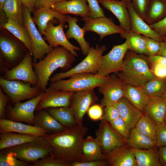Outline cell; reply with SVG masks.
I'll return each mask as SVG.
<instances>
[{
	"mask_svg": "<svg viewBox=\"0 0 166 166\" xmlns=\"http://www.w3.org/2000/svg\"><path fill=\"white\" fill-rule=\"evenodd\" d=\"M88 128L83 125L65 128L45 136L52 148L51 155L56 158L72 163L82 161L81 150Z\"/></svg>",
	"mask_w": 166,
	"mask_h": 166,
	"instance_id": "cell-1",
	"label": "cell"
},
{
	"mask_svg": "<svg viewBox=\"0 0 166 166\" xmlns=\"http://www.w3.org/2000/svg\"><path fill=\"white\" fill-rule=\"evenodd\" d=\"M75 56L62 46H58L43 58L33 62V66L38 79L37 86L41 92L46 89L52 73L57 69L64 72L69 69L76 60Z\"/></svg>",
	"mask_w": 166,
	"mask_h": 166,
	"instance_id": "cell-2",
	"label": "cell"
},
{
	"mask_svg": "<svg viewBox=\"0 0 166 166\" xmlns=\"http://www.w3.org/2000/svg\"><path fill=\"white\" fill-rule=\"evenodd\" d=\"M116 75L124 83L140 86L156 77L150 69L147 56L128 50L121 71Z\"/></svg>",
	"mask_w": 166,
	"mask_h": 166,
	"instance_id": "cell-3",
	"label": "cell"
},
{
	"mask_svg": "<svg viewBox=\"0 0 166 166\" xmlns=\"http://www.w3.org/2000/svg\"><path fill=\"white\" fill-rule=\"evenodd\" d=\"M52 148L45 136L0 150L5 154L29 163H33L51 154Z\"/></svg>",
	"mask_w": 166,
	"mask_h": 166,
	"instance_id": "cell-4",
	"label": "cell"
},
{
	"mask_svg": "<svg viewBox=\"0 0 166 166\" xmlns=\"http://www.w3.org/2000/svg\"><path fill=\"white\" fill-rule=\"evenodd\" d=\"M110 76L103 77L96 74L78 73L66 80L50 83L49 86L66 92H75L98 87L106 82Z\"/></svg>",
	"mask_w": 166,
	"mask_h": 166,
	"instance_id": "cell-5",
	"label": "cell"
},
{
	"mask_svg": "<svg viewBox=\"0 0 166 166\" xmlns=\"http://www.w3.org/2000/svg\"><path fill=\"white\" fill-rule=\"evenodd\" d=\"M106 49L105 45H97L95 48L92 46L86 57L80 63L67 71L55 74L50 78L49 82H54L78 73H97L102 54Z\"/></svg>",
	"mask_w": 166,
	"mask_h": 166,
	"instance_id": "cell-6",
	"label": "cell"
},
{
	"mask_svg": "<svg viewBox=\"0 0 166 166\" xmlns=\"http://www.w3.org/2000/svg\"><path fill=\"white\" fill-rule=\"evenodd\" d=\"M24 47L11 36L1 34L0 62L4 71L13 68L22 60L26 53Z\"/></svg>",
	"mask_w": 166,
	"mask_h": 166,
	"instance_id": "cell-7",
	"label": "cell"
},
{
	"mask_svg": "<svg viewBox=\"0 0 166 166\" xmlns=\"http://www.w3.org/2000/svg\"><path fill=\"white\" fill-rule=\"evenodd\" d=\"M0 85L3 92L10 99L11 104L14 105L17 102L30 100L38 96L41 92L37 86L21 81L8 80L0 77Z\"/></svg>",
	"mask_w": 166,
	"mask_h": 166,
	"instance_id": "cell-8",
	"label": "cell"
},
{
	"mask_svg": "<svg viewBox=\"0 0 166 166\" xmlns=\"http://www.w3.org/2000/svg\"><path fill=\"white\" fill-rule=\"evenodd\" d=\"M23 25L31 40L33 50V61L36 62L43 58L53 48L48 45L42 37L33 20L30 11L23 5Z\"/></svg>",
	"mask_w": 166,
	"mask_h": 166,
	"instance_id": "cell-9",
	"label": "cell"
},
{
	"mask_svg": "<svg viewBox=\"0 0 166 166\" xmlns=\"http://www.w3.org/2000/svg\"><path fill=\"white\" fill-rule=\"evenodd\" d=\"M44 93L41 92L37 97L26 101L16 103L14 106L8 102L6 107V119L34 125V111Z\"/></svg>",
	"mask_w": 166,
	"mask_h": 166,
	"instance_id": "cell-10",
	"label": "cell"
},
{
	"mask_svg": "<svg viewBox=\"0 0 166 166\" xmlns=\"http://www.w3.org/2000/svg\"><path fill=\"white\" fill-rule=\"evenodd\" d=\"M95 135L105 156L116 148L127 143V141L106 121H101Z\"/></svg>",
	"mask_w": 166,
	"mask_h": 166,
	"instance_id": "cell-11",
	"label": "cell"
},
{
	"mask_svg": "<svg viewBox=\"0 0 166 166\" xmlns=\"http://www.w3.org/2000/svg\"><path fill=\"white\" fill-rule=\"evenodd\" d=\"M128 50L125 41L122 44L114 45L107 54L102 56L97 73L105 77L109 76L111 73L120 72Z\"/></svg>",
	"mask_w": 166,
	"mask_h": 166,
	"instance_id": "cell-12",
	"label": "cell"
},
{
	"mask_svg": "<svg viewBox=\"0 0 166 166\" xmlns=\"http://www.w3.org/2000/svg\"><path fill=\"white\" fill-rule=\"evenodd\" d=\"M33 56L29 51L17 65L11 69H5L2 77L7 80L21 81L37 86L38 79L33 66Z\"/></svg>",
	"mask_w": 166,
	"mask_h": 166,
	"instance_id": "cell-13",
	"label": "cell"
},
{
	"mask_svg": "<svg viewBox=\"0 0 166 166\" xmlns=\"http://www.w3.org/2000/svg\"><path fill=\"white\" fill-rule=\"evenodd\" d=\"M94 89L74 92L69 106L73 110L77 124L82 125L84 116L90 107L98 100Z\"/></svg>",
	"mask_w": 166,
	"mask_h": 166,
	"instance_id": "cell-14",
	"label": "cell"
},
{
	"mask_svg": "<svg viewBox=\"0 0 166 166\" xmlns=\"http://www.w3.org/2000/svg\"><path fill=\"white\" fill-rule=\"evenodd\" d=\"M85 24L82 28L85 33L88 31L94 32L100 35V39L116 34H121L125 31L120 26L116 25L110 18L104 17L95 18H82Z\"/></svg>",
	"mask_w": 166,
	"mask_h": 166,
	"instance_id": "cell-15",
	"label": "cell"
},
{
	"mask_svg": "<svg viewBox=\"0 0 166 166\" xmlns=\"http://www.w3.org/2000/svg\"><path fill=\"white\" fill-rule=\"evenodd\" d=\"M64 23L59 21V24L55 26L51 22H49L44 31L45 39L53 48L63 46L74 56H77V54L76 51L80 50V48L68 41L64 32Z\"/></svg>",
	"mask_w": 166,
	"mask_h": 166,
	"instance_id": "cell-16",
	"label": "cell"
},
{
	"mask_svg": "<svg viewBox=\"0 0 166 166\" xmlns=\"http://www.w3.org/2000/svg\"><path fill=\"white\" fill-rule=\"evenodd\" d=\"M124 83L117 75L113 74L106 82L98 87L100 93L103 95L100 101L103 107L114 105L124 97Z\"/></svg>",
	"mask_w": 166,
	"mask_h": 166,
	"instance_id": "cell-17",
	"label": "cell"
},
{
	"mask_svg": "<svg viewBox=\"0 0 166 166\" xmlns=\"http://www.w3.org/2000/svg\"><path fill=\"white\" fill-rule=\"evenodd\" d=\"M38 103L36 110L49 108L69 106L71 96L74 92L57 89L49 86Z\"/></svg>",
	"mask_w": 166,
	"mask_h": 166,
	"instance_id": "cell-18",
	"label": "cell"
},
{
	"mask_svg": "<svg viewBox=\"0 0 166 166\" xmlns=\"http://www.w3.org/2000/svg\"><path fill=\"white\" fill-rule=\"evenodd\" d=\"M99 3L111 11L118 20L120 26L125 31L131 30L130 17L125 0H98Z\"/></svg>",
	"mask_w": 166,
	"mask_h": 166,
	"instance_id": "cell-19",
	"label": "cell"
},
{
	"mask_svg": "<svg viewBox=\"0 0 166 166\" xmlns=\"http://www.w3.org/2000/svg\"><path fill=\"white\" fill-rule=\"evenodd\" d=\"M110 166H138L131 147L128 144L118 147L105 156Z\"/></svg>",
	"mask_w": 166,
	"mask_h": 166,
	"instance_id": "cell-20",
	"label": "cell"
},
{
	"mask_svg": "<svg viewBox=\"0 0 166 166\" xmlns=\"http://www.w3.org/2000/svg\"><path fill=\"white\" fill-rule=\"evenodd\" d=\"M7 132L43 136L49 134L46 130L35 125L26 124L6 118L0 119V133Z\"/></svg>",
	"mask_w": 166,
	"mask_h": 166,
	"instance_id": "cell-21",
	"label": "cell"
},
{
	"mask_svg": "<svg viewBox=\"0 0 166 166\" xmlns=\"http://www.w3.org/2000/svg\"><path fill=\"white\" fill-rule=\"evenodd\" d=\"M87 2V0H67L56 3L51 8L63 14H73L86 18L90 17Z\"/></svg>",
	"mask_w": 166,
	"mask_h": 166,
	"instance_id": "cell-22",
	"label": "cell"
},
{
	"mask_svg": "<svg viewBox=\"0 0 166 166\" xmlns=\"http://www.w3.org/2000/svg\"><path fill=\"white\" fill-rule=\"evenodd\" d=\"M127 5L130 17L131 31L161 42V37L136 12L131 2H127Z\"/></svg>",
	"mask_w": 166,
	"mask_h": 166,
	"instance_id": "cell-23",
	"label": "cell"
},
{
	"mask_svg": "<svg viewBox=\"0 0 166 166\" xmlns=\"http://www.w3.org/2000/svg\"><path fill=\"white\" fill-rule=\"evenodd\" d=\"M114 105L118 109L120 117L125 121L130 131L135 128L143 114V112L134 106L124 97Z\"/></svg>",
	"mask_w": 166,
	"mask_h": 166,
	"instance_id": "cell-24",
	"label": "cell"
},
{
	"mask_svg": "<svg viewBox=\"0 0 166 166\" xmlns=\"http://www.w3.org/2000/svg\"><path fill=\"white\" fill-rule=\"evenodd\" d=\"M33 14V20L38 26V29L42 35H44L45 30L48 23L54 18L57 19L60 22H67V16L51 8H39L36 9Z\"/></svg>",
	"mask_w": 166,
	"mask_h": 166,
	"instance_id": "cell-25",
	"label": "cell"
},
{
	"mask_svg": "<svg viewBox=\"0 0 166 166\" xmlns=\"http://www.w3.org/2000/svg\"><path fill=\"white\" fill-rule=\"evenodd\" d=\"M123 91L124 97L143 112L150 97L145 93L141 86H135L124 83Z\"/></svg>",
	"mask_w": 166,
	"mask_h": 166,
	"instance_id": "cell-26",
	"label": "cell"
},
{
	"mask_svg": "<svg viewBox=\"0 0 166 166\" xmlns=\"http://www.w3.org/2000/svg\"><path fill=\"white\" fill-rule=\"evenodd\" d=\"M67 16L68 29L65 33L66 37L68 39H75L79 44L82 54L86 56L91 47L89 44L85 39V33L77 23L78 19L76 17H72L69 15Z\"/></svg>",
	"mask_w": 166,
	"mask_h": 166,
	"instance_id": "cell-27",
	"label": "cell"
},
{
	"mask_svg": "<svg viewBox=\"0 0 166 166\" xmlns=\"http://www.w3.org/2000/svg\"><path fill=\"white\" fill-rule=\"evenodd\" d=\"M81 154V162L105 160L98 140L91 136L83 139Z\"/></svg>",
	"mask_w": 166,
	"mask_h": 166,
	"instance_id": "cell-28",
	"label": "cell"
},
{
	"mask_svg": "<svg viewBox=\"0 0 166 166\" xmlns=\"http://www.w3.org/2000/svg\"><path fill=\"white\" fill-rule=\"evenodd\" d=\"M34 116V125L46 130L49 134L60 132L66 128L45 109L36 111Z\"/></svg>",
	"mask_w": 166,
	"mask_h": 166,
	"instance_id": "cell-29",
	"label": "cell"
},
{
	"mask_svg": "<svg viewBox=\"0 0 166 166\" xmlns=\"http://www.w3.org/2000/svg\"><path fill=\"white\" fill-rule=\"evenodd\" d=\"M143 112L148 114L156 124L164 122L166 114V99L163 97H150Z\"/></svg>",
	"mask_w": 166,
	"mask_h": 166,
	"instance_id": "cell-30",
	"label": "cell"
},
{
	"mask_svg": "<svg viewBox=\"0 0 166 166\" xmlns=\"http://www.w3.org/2000/svg\"><path fill=\"white\" fill-rule=\"evenodd\" d=\"M131 148L138 166H162L157 146L144 149Z\"/></svg>",
	"mask_w": 166,
	"mask_h": 166,
	"instance_id": "cell-31",
	"label": "cell"
},
{
	"mask_svg": "<svg viewBox=\"0 0 166 166\" xmlns=\"http://www.w3.org/2000/svg\"><path fill=\"white\" fill-rule=\"evenodd\" d=\"M2 27L7 30L22 42L33 56V50L31 40L24 26L11 19H7L6 21L2 24Z\"/></svg>",
	"mask_w": 166,
	"mask_h": 166,
	"instance_id": "cell-32",
	"label": "cell"
},
{
	"mask_svg": "<svg viewBox=\"0 0 166 166\" xmlns=\"http://www.w3.org/2000/svg\"><path fill=\"white\" fill-rule=\"evenodd\" d=\"M45 109L56 120L66 128L78 125L73 110L69 106L49 108Z\"/></svg>",
	"mask_w": 166,
	"mask_h": 166,
	"instance_id": "cell-33",
	"label": "cell"
},
{
	"mask_svg": "<svg viewBox=\"0 0 166 166\" xmlns=\"http://www.w3.org/2000/svg\"><path fill=\"white\" fill-rule=\"evenodd\" d=\"M39 136L14 132L0 133V150L34 140Z\"/></svg>",
	"mask_w": 166,
	"mask_h": 166,
	"instance_id": "cell-34",
	"label": "cell"
},
{
	"mask_svg": "<svg viewBox=\"0 0 166 166\" xmlns=\"http://www.w3.org/2000/svg\"><path fill=\"white\" fill-rule=\"evenodd\" d=\"M166 17V0H151L145 18L149 25L160 21Z\"/></svg>",
	"mask_w": 166,
	"mask_h": 166,
	"instance_id": "cell-35",
	"label": "cell"
},
{
	"mask_svg": "<svg viewBox=\"0 0 166 166\" xmlns=\"http://www.w3.org/2000/svg\"><path fill=\"white\" fill-rule=\"evenodd\" d=\"M2 11L7 19H11L24 26L23 5L20 0H5Z\"/></svg>",
	"mask_w": 166,
	"mask_h": 166,
	"instance_id": "cell-36",
	"label": "cell"
},
{
	"mask_svg": "<svg viewBox=\"0 0 166 166\" xmlns=\"http://www.w3.org/2000/svg\"><path fill=\"white\" fill-rule=\"evenodd\" d=\"M127 142L131 147L135 148L148 149L157 146L156 142L135 128L130 131Z\"/></svg>",
	"mask_w": 166,
	"mask_h": 166,
	"instance_id": "cell-37",
	"label": "cell"
},
{
	"mask_svg": "<svg viewBox=\"0 0 166 166\" xmlns=\"http://www.w3.org/2000/svg\"><path fill=\"white\" fill-rule=\"evenodd\" d=\"M121 36L125 39L128 50L145 54L146 42L143 35L130 30L125 31Z\"/></svg>",
	"mask_w": 166,
	"mask_h": 166,
	"instance_id": "cell-38",
	"label": "cell"
},
{
	"mask_svg": "<svg viewBox=\"0 0 166 166\" xmlns=\"http://www.w3.org/2000/svg\"><path fill=\"white\" fill-rule=\"evenodd\" d=\"M135 128L156 142V124L147 113H143Z\"/></svg>",
	"mask_w": 166,
	"mask_h": 166,
	"instance_id": "cell-39",
	"label": "cell"
},
{
	"mask_svg": "<svg viewBox=\"0 0 166 166\" xmlns=\"http://www.w3.org/2000/svg\"><path fill=\"white\" fill-rule=\"evenodd\" d=\"M141 87L150 97H162L166 88V78L156 77Z\"/></svg>",
	"mask_w": 166,
	"mask_h": 166,
	"instance_id": "cell-40",
	"label": "cell"
},
{
	"mask_svg": "<svg viewBox=\"0 0 166 166\" xmlns=\"http://www.w3.org/2000/svg\"><path fill=\"white\" fill-rule=\"evenodd\" d=\"M30 166H71V163L55 158L50 154L32 164Z\"/></svg>",
	"mask_w": 166,
	"mask_h": 166,
	"instance_id": "cell-41",
	"label": "cell"
},
{
	"mask_svg": "<svg viewBox=\"0 0 166 166\" xmlns=\"http://www.w3.org/2000/svg\"><path fill=\"white\" fill-rule=\"evenodd\" d=\"M31 164L15 157L6 155L0 151V166H29Z\"/></svg>",
	"mask_w": 166,
	"mask_h": 166,
	"instance_id": "cell-42",
	"label": "cell"
},
{
	"mask_svg": "<svg viewBox=\"0 0 166 166\" xmlns=\"http://www.w3.org/2000/svg\"><path fill=\"white\" fill-rule=\"evenodd\" d=\"M146 42L145 54L148 57L156 55L160 47V42L156 39L144 36Z\"/></svg>",
	"mask_w": 166,
	"mask_h": 166,
	"instance_id": "cell-43",
	"label": "cell"
},
{
	"mask_svg": "<svg viewBox=\"0 0 166 166\" xmlns=\"http://www.w3.org/2000/svg\"><path fill=\"white\" fill-rule=\"evenodd\" d=\"M109 123L127 141L130 131L124 120L120 117Z\"/></svg>",
	"mask_w": 166,
	"mask_h": 166,
	"instance_id": "cell-44",
	"label": "cell"
},
{
	"mask_svg": "<svg viewBox=\"0 0 166 166\" xmlns=\"http://www.w3.org/2000/svg\"><path fill=\"white\" fill-rule=\"evenodd\" d=\"M151 1V0H131L134 9L144 20Z\"/></svg>",
	"mask_w": 166,
	"mask_h": 166,
	"instance_id": "cell-45",
	"label": "cell"
},
{
	"mask_svg": "<svg viewBox=\"0 0 166 166\" xmlns=\"http://www.w3.org/2000/svg\"><path fill=\"white\" fill-rule=\"evenodd\" d=\"M105 107L104 114L101 120L110 122L120 117L119 110L115 105H108Z\"/></svg>",
	"mask_w": 166,
	"mask_h": 166,
	"instance_id": "cell-46",
	"label": "cell"
},
{
	"mask_svg": "<svg viewBox=\"0 0 166 166\" xmlns=\"http://www.w3.org/2000/svg\"><path fill=\"white\" fill-rule=\"evenodd\" d=\"M156 131L157 146H166V123L164 122L156 124Z\"/></svg>",
	"mask_w": 166,
	"mask_h": 166,
	"instance_id": "cell-47",
	"label": "cell"
},
{
	"mask_svg": "<svg viewBox=\"0 0 166 166\" xmlns=\"http://www.w3.org/2000/svg\"><path fill=\"white\" fill-rule=\"evenodd\" d=\"M88 3L90 17L95 18L105 17L103 9L100 6L97 0H87Z\"/></svg>",
	"mask_w": 166,
	"mask_h": 166,
	"instance_id": "cell-48",
	"label": "cell"
},
{
	"mask_svg": "<svg viewBox=\"0 0 166 166\" xmlns=\"http://www.w3.org/2000/svg\"><path fill=\"white\" fill-rule=\"evenodd\" d=\"M103 107L101 105L94 104L91 106L87 111L90 118L94 121L101 120L104 114Z\"/></svg>",
	"mask_w": 166,
	"mask_h": 166,
	"instance_id": "cell-49",
	"label": "cell"
},
{
	"mask_svg": "<svg viewBox=\"0 0 166 166\" xmlns=\"http://www.w3.org/2000/svg\"><path fill=\"white\" fill-rule=\"evenodd\" d=\"M149 65L151 70L156 77L166 78V66L157 63H149Z\"/></svg>",
	"mask_w": 166,
	"mask_h": 166,
	"instance_id": "cell-50",
	"label": "cell"
},
{
	"mask_svg": "<svg viewBox=\"0 0 166 166\" xmlns=\"http://www.w3.org/2000/svg\"><path fill=\"white\" fill-rule=\"evenodd\" d=\"M10 101L8 96L4 94L2 88H0V119L6 118V107Z\"/></svg>",
	"mask_w": 166,
	"mask_h": 166,
	"instance_id": "cell-51",
	"label": "cell"
},
{
	"mask_svg": "<svg viewBox=\"0 0 166 166\" xmlns=\"http://www.w3.org/2000/svg\"><path fill=\"white\" fill-rule=\"evenodd\" d=\"M108 165L105 160L83 162L76 161L71 163V166H106Z\"/></svg>",
	"mask_w": 166,
	"mask_h": 166,
	"instance_id": "cell-52",
	"label": "cell"
},
{
	"mask_svg": "<svg viewBox=\"0 0 166 166\" xmlns=\"http://www.w3.org/2000/svg\"><path fill=\"white\" fill-rule=\"evenodd\" d=\"M151 27L161 37L166 34V17L155 23L150 25Z\"/></svg>",
	"mask_w": 166,
	"mask_h": 166,
	"instance_id": "cell-53",
	"label": "cell"
},
{
	"mask_svg": "<svg viewBox=\"0 0 166 166\" xmlns=\"http://www.w3.org/2000/svg\"><path fill=\"white\" fill-rule=\"evenodd\" d=\"M67 0H35V9L41 7L51 8L52 6L57 2Z\"/></svg>",
	"mask_w": 166,
	"mask_h": 166,
	"instance_id": "cell-54",
	"label": "cell"
},
{
	"mask_svg": "<svg viewBox=\"0 0 166 166\" xmlns=\"http://www.w3.org/2000/svg\"><path fill=\"white\" fill-rule=\"evenodd\" d=\"M149 63H157L166 66V57L160 55H155L148 57Z\"/></svg>",
	"mask_w": 166,
	"mask_h": 166,
	"instance_id": "cell-55",
	"label": "cell"
},
{
	"mask_svg": "<svg viewBox=\"0 0 166 166\" xmlns=\"http://www.w3.org/2000/svg\"><path fill=\"white\" fill-rule=\"evenodd\" d=\"M160 162L163 166H166V146L159 148V150Z\"/></svg>",
	"mask_w": 166,
	"mask_h": 166,
	"instance_id": "cell-56",
	"label": "cell"
},
{
	"mask_svg": "<svg viewBox=\"0 0 166 166\" xmlns=\"http://www.w3.org/2000/svg\"><path fill=\"white\" fill-rule=\"evenodd\" d=\"M23 5L33 13L35 10L34 7L35 0H20Z\"/></svg>",
	"mask_w": 166,
	"mask_h": 166,
	"instance_id": "cell-57",
	"label": "cell"
},
{
	"mask_svg": "<svg viewBox=\"0 0 166 166\" xmlns=\"http://www.w3.org/2000/svg\"><path fill=\"white\" fill-rule=\"evenodd\" d=\"M157 55L166 57V41L160 42V49Z\"/></svg>",
	"mask_w": 166,
	"mask_h": 166,
	"instance_id": "cell-58",
	"label": "cell"
},
{
	"mask_svg": "<svg viewBox=\"0 0 166 166\" xmlns=\"http://www.w3.org/2000/svg\"><path fill=\"white\" fill-rule=\"evenodd\" d=\"M5 0H0V9L2 11L3 4Z\"/></svg>",
	"mask_w": 166,
	"mask_h": 166,
	"instance_id": "cell-59",
	"label": "cell"
},
{
	"mask_svg": "<svg viewBox=\"0 0 166 166\" xmlns=\"http://www.w3.org/2000/svg\"><path fill=\"white\" fill-rule=\"evenodd\" d=\"M161 39L162 41H166V34L162 37H161Z\"/></svg>",
	"mask_w": 166,
	"mask_h": 166,
	"instance_id": "cell-60",
	"label": "cell"
},
{
	"mask_svg": "<svg viewBox=\"0 0 166 166\" xmlns=\"http://www.w3.org/2000/svg\"><path fill=\"white\" fill-rule=\"evenodd\" d=\"M162 97L166 99V88Z\"/></svg>",
	"mask_w": 166,
	"mask_h": 166,
	"instance_id": "cell-61",
	"label": "cell"
},
{
	"mask_svg": "<svg viewBox=\"0 0 166 166\" xmlns=\"http://www.w3.org/2000/svg\"><path fill=\"white\" fill-rule=\"evenodd\" d=\"M164 122L166 123V114L164 118Z\"/></svg>",
	"mask_w": 166,
	"mask_h": 166,
	"instance_id": "cell-62",
	"label": "cell"
},
{
	"mask_svg": "<svg viewBox=\"0 0 166 166\" xmlns=\"http://www.w3.org/2000/svg\"><path fill=\"white\" fill-rule=\"evenodd\" d=\"M126 1H127L128 2H131V0H125Z\"/></svg>",
	"mask_w": 166,
	"mask_h": 166,
	"instance_id": "cell-63",
	"label": "cell"
}]
</instances>
